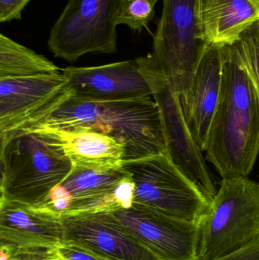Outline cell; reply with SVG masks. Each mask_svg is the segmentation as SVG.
Wrapping results in <instances>:
<instances>
[{"instance_id":"cell-1","label":"cell","mask_w":259,"mask_h":260,"mask_svg":"<svg viewBox=\"0 0 259 260\" xmlns=\"http://www.w3.org/2000/svg\"><path fill=\"white\" fill-rule=\"evenodd\" d=\"M222 55L220 100L204 151L222 179L247 177L259 154V101L237 44L223 46Z\"/></svg>"},{"instance_id":"cell-2","label":"cell","mask_w":259,"mask_h":260,"mask_svg":"<svg viewBox=\"0 0 259 260\" xmlns=\"http://www.w3.org/2000/svg\"><path fill=\"white\" fill-rule=\"evenodd\" d=\"M30 126L65 131L87 128L103 133L124 145L125 161L167 154L161 113L152 97L90 102L71 96L57 109L27 127Z\"/></svg>"},{"instance_id":"cell-3","label":"cell","mask_w":259,"mask_h":260,"mask_svg":"<svg viewBox=\"0 0 259 260\" xmlns=\"http://www.w3.org/2000/svg\"><path fill=\"white\" fill-rule=\"evenodd\" d=\"M0 200L42 208L73 168L56 138L27 130L0 136Z\"/></svg>"},{"instance_id":"cell-4","label":"cell","mask_w":259,"mask_h":260,"mask_svg":"<svg viewBox=\"0 0 259 260\" xmlns=\"http://www.w3.org/2000/svg\"><path fill=\"white\" fill-rule=\"evenodd\" d=\"M198 224L199 260L225 256L259 238V183L247 177L222 179Z\"/></svg>"},{"instance_id":"cell-5","label":"cell","mask_w":259,"mask_h":260,"mask_svg":"<svg viewBox=\"0 0 259 260\" xmlns=\"http://www.w3.org/2000/svg\"><path fill=\"white\" fill-rule=\"evenodd\" d=\"M201 0H163L161 18L149 56L173 91H188L209 44L201 24Z\"/></svg>"},{"instance_id":"cell-6","label":"cell","mask_w":259,"mask_h":260,"mask_svg":"<svg viewBox=\"0 0 259 260\" xmlns=\"http://www.w3.org/2000/svg\"><path fill=\"white\" fill-rule=\"evenodd\" d=\"M135 185L133 203L177 219L198 223L209 202L166 153L123 162Z\"/></svg>"},{"instance_id":"cell-7","label":"cell","mask_w":259,"mask_h":260,"mask_svg":"<svg viewBox=\"0 0 259 260\" xmlns=\"http://www.w3.org/2000/svg\"><path fill=\"white\" fill-rule=\"evenodd\" d=\"M119 4L120 0H68L50 30L49 50L69 62L88 53H115Z\"/></svg>"},{"instance_id":"cell-8","label":"cell","mask_w":259,"mask_h":260,"mask_svg":"<svg viewBox=\"0 0 259 260\" xmlns=\"http://www.w3.org/2000/svg\"><path fill=\"white\" fill-rule=\"evenodd\" d=\"M136 60L152 88V98L161 113L167 156L210 203L217 190L202 155L203 151L186 120L179 95L147 55L137 58Z\"/></svg>"},{"instance_id":"cell-9","label":"cell","mask_w":259,"mask_h":260,"mask_svg":"<svg viewBox=\"0 0 259 260\" xmlns=\"http://www.w3.org/2000/svg\"><path fill=\"white\" fill-rule=\"evenodd\" d=\"M135 185L123 165L110 168L73 166L53 188L47 208L61 214L115 211L133 204Z\"/></svg>"},{"instance_id":"cell-10","label":"cell","mask_w":259,"mask_h":260,"mask_svg":"<svg viewBox=\"0 0 259 260\" xmlns=\"http://www.w3.org/2000/svg\"><path fill=\"white\" fill-rule=\"evenodd\" d=\"M71 96L62 73L0 79V136L27 127Z\"/></svg>"},{"instance_id":"cell-11","label":"cell","mask_w":259,"mask_h":260,"mask_svg":"<svg viewBox=\"0 0 259 260\" xmlns=\"http://www.w3.org/2000/svg\"><path fill=\"white\" fill-rule=\"evenodd\" d=\"M113 213L158 260H199L198 223L177 219L135 203Z\"/></svg>"},{"instance_id":"cell-12","label":"cell","mask_w":259,"mask_h":260,"mask_svg":"<svg viewBox=\"0 0 259 260\" xmlns=\"http://www.w3.org/2000/svg\"><path fill=\"white\" fill-rule=\"evenodd\" d=\"M65 242L105 260H158L137 241L112 211L62 215Z\"/></svg>"},{"instance_id":"cell-13","label":"cell","mask_w":259,"mask_h":260,"mask_svg":"<svg viewBox=\"0 0 259 260\" xmlns=\"http://www.w3.org/2000/svg\"><path fill=\"white\" fill-rule=\"evenodd\" d=\"M71 97L90 102H121L152 97L145 76L135 60L92 67L62 69Z\"/></svg>"},{"instance_id":"cell-14","label":"cell","mask_w":259,"mask_h":260,"mask_svg":"<svg viewBox=\"0 0 259 260\" xmlns=\"http://www.w3.org/2000/svg\"><path fill=\"white\" fill-rule=\"evenodd\" d=\"M222 76V47L209 44L188 91L179 96L189 127L202 151H205L211 122L220 100Z\"/></svg>"},{"instance_id":"cell-15","label":"cell","mask_w":259,"mask_h":260,"mask_svg":"<svg viewBox=\"0 0 259 260\" xmlns=\"http://www.w3.org/2000/svg\"><path fill=\"white\" fill-rule=\"evenodd\" d=\"M0 243L56 248L65 243L62 215L49 208L0 200Z\"/></svg>"},{"instance_id":"cell-16","label":"cell","mask_w":259,"mask_h":260,"mask_svg":"<svg viewBox=\"0 0 259 260\" xmlns=\"http://www.w3.org/2000/svg\"><path fill=\"white\" fill-rule=\"evenodd\" d=\"M200 17L208 44L232 45L259 22V0H201Z\"/></svg>"},{"instance_id":"cell-17","label":"cell","mask_w":259,"mask_h":260,"mask_svg":"<svg viewBox=\"0 0 259 260\" xmlns=\"http://www.w3.org/2000/svg\"><path fill=\"white\" fill-rule=\"evenodd\" d=\"M18 130L43 131L51 135L59 141L73 166L110 168L122 166L125 161L126 151L123 144L110 136L87 128L65 131L30 126Z\"/></svg>"},{"instance_id":"cell-18","label":"cell","mask_w":259,"mask_h":260,"mask_svg":"<svg viewBox=\"0 0 259 260\" xmlns=\"http://www.w3.org/2000/svg\"><path fill=\"white\" fill-rule=\"evenodd\" d=\"M61 71L62 69L45 56L0 35V79L30 77Z\"/></svg>"},{"instance_id":"cell-19","label":"cell","mask_w":259,"mask_h":260,"mask_svg":"<svg viewBox=\"0 0 259 260\" xmlns=\"http://www.w3.org/2000/svg\"><path fill=\"white\" fill-rule=\"evenodd\" d=\"M159 0H120L117 24H124L134 32L141 33L154 19L155 6Z\"/></svg>"},{"instance_id":"cell-20","label":"cell","mask_w":259,"mask_h":260,"mask_svg":"<svg viewBox=\"0 0 259 260\" xmlns=\"http://www.w3.org/2000/svg\"><path fill=\"white\" fill-rule=\"evenodd\" d=\"M236 44L259 101V22L246 30Z\"/></svg>"},{"instance_id":"cell-21","label":"cell","mask_w":259,"mask_h":260,"mask_svg":"<svg viewBox=\"0 0 259 260\" xmlns=\"http://www.w3.org/2000/svg\"><path fill=\"white\" fill-rule=\"evenodd\" d=\"M57 257L56 248L16 247L0 243V260H53Z\"/></svg>"},{"instance_id":"cell-22","label":"cell","mask_w":259,"mask_h":260,"mask_svg":"<svg viewBox=\"0 0 259 260\" xmlns=\"http://www.w3.org/2000/svg\"><path fill=\"white\" fill-rule=\"evenodd\" d=\"M32 0H0V22L20 19L24 8Z\"/></svg>"},{"instance_id":"cell-23","label":"cell","mask_w":259,"mask_h":260,"mask_svg":"<svg viewBox=\"0 0 259 260\" xmlns=\"http://www.w3.org/2000/svg\"><path fill=\"white\" fill-rule=\"evenodd\" d=\"M59 257L64 260H105L74 244L63 243L56 248Z\"/></svg>"},{"instance_id":"cell-24","label":"cell","mask_w":259,"mask_h":260,"mask_svg":"<svg viewBox=\"0 0 259 260\" xmlns=\"http://www.w3.org/2000/svg\"><path fill=\"white\" fill-rule=\"evenodd\" d=\"M209 260H259V238L229 254Z\"/></svg>"},{"instance_id":"cell-25","label":"cell","mask_w":259,"mask_h":260,"mask_svg":"<svg viewBox=\"0 0 259 260\" xmlns=\"http://www.w3.org/2000/svg\"><path fill=\"white\" fill-rule=\"evenodd\" d=\"M53 260H64V259H62V258L59 257V256H58L57 258H56V259H54Z\"/></svg>"}]
</instances>
